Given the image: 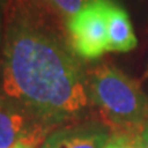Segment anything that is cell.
<instances>
[{"label":"cell","mask_w":148,"mask_h":148,"mask_svg":"<svg viewBox=\"0 0 148 148\" xmlns=\"http://www.w3.org/2000/svg\"><path fill=\"white\" fill-rule=\"evenodd\" d=\"M82 60L34 0H8L0 56V95L38 123L56 127L92 110Z\"/></svg>","instance_id":"6da1fadb"},{"label":"cell","mask_w":148,"mask_h":148,"mask_svg":"<svg viewBox=\"0 0 148 148\" xmlns=\"http://www.w3.org/2000/svg\"><path fill=\"white\" fill-rule=\"evenodd\" d=\"M88 95L101 122L112 132L140 130L148 122V97L136 79L111 63L86 71Z\"/></svg>","instance_id":"7a4b0ae2"},{"label":"cell","mask_w":148,"mask_h":148,"mask_svg":"<svg viewBox=\"0 0 148 148\" xmlns=\"http://www.w3.org/2000/svg\"><path fill=\"white\" fill-rule=\"evenodd\" d=\"M112 0H90L84 8L64 19V33L81 60H96L108 52V11Z\"/></svg>","instance_id":"3957f363"},{"label":"cell","mask_w":148,"mask_h":148,"mask_svg":"<svg viewBox=\"0 0 148 148\" xmlns=\"http://www.w3.org/2000/svg\"><path fill=\"white\" fill-rule=\"evenodd\" d=\"M52 129L32 118L21 107L0 95V148H11L21 141H27L40 148Z\"/></svg>","instance_id":"277c9868"},{"label":"cell","mask_w":148,"mask_h":148,"mask_svg":"<svg viewBox=\"0 0 148 148\" xmlns=\"http://www.w3.org/2000/svg\"><path fill=\"white\" fill-rule=\"evenodd\" d=\"M111 133L103 122L84 119L56 127L40 148H104Z\"/></svg>","instance_id":"5b68a950"},{"label":"cell","mask_w":148,"mask_h":148,"mask_svg":"<svg viewBox=\"0 0 148 148\" xmlns=\"http://www.w3.org/2000/svg\"><path fill=\"white\" fill-rule=\"evenodd\" d=\"M108 52H129L137 47V37L126 10L112 1L108 11Z\"/></svg>","instance_id":"8992f818"},{"label":"cell","mask_w":148,"mask_h":148,"mask_svg":"<svg viewBox=\"0 0 148 148\" xmlns=\"http://www.w3.org/2000/svg\"><path fill=\"white\" fill-rule=\"evenodd\" d=\"M104 148H145L140 130H116L111 133Z\"/></svg>","instance_id":"52a82bcc"},{"label":"cell","mask_w":148,"mask_h":148,"mask_svg":"<svg viewBox=\"0 0 148 148\" xmlns=\"http://www.w3.org/2000/svg\"><path fill=\"white\" fill-rule=\"evenodd\" d=\"M45 1L53 11H56L59 15L66 19L78 12L81 8H84L90 0H45Z\"/></svg>","instance_id":"ba28073f"},{"label":"cell","mask_w":148,"mask_h":148,"mask_svg":"<svg viewBox=\"0 0 148 148\" xmlns=\"http://www.w3.org/2000/svg\"><path fill=\"white\" fill-rule=\"evenodd\" d=\"M3 40H4V10L0 4V56H1Z\"/></svg>","instance_id":"9c48e42d"},{"label":"cell","mask_w":148,"mask_h":148,"mask_svg":"<svg viewBox=\"0 0 148 148\" xmlns=\"http://www.w3.org/2000/svg\"><path fill=\"white\" fill-rule=\"evenodd\" d=\"M140 137H141V140H143L144 147L148 148V122L141 127V129H140Z\"/></svg>","instance_id":"30bf717a"},{"label":"cell","mask_w":148,"mask_h":148,"mask_svg":"<svg viewBox=\"0 0 148 148\" xmlns=\"http://www.w3.org/2000/svg\"><path fill=\"white\" fill-rule=\"evenodd\" d=\"M11 148H34V147H33L32 144H29L27 141H21V143L15 144L14 147H11Z\"/></svg>","instance_id":"8fae6325"},{"label":"cell","mask_w":148,"mask_h":148,"mask_svg":"<svg viewBox=\"0 0 148 148\" xmlns=\"http://www.w3.org/2000/svg\"><path fill=\"white\" fill-rule=\"evenodd\" d=\"M148 77V67H147V71H145V75H144V78H147Z\"/></svg>","instance_id":"7c38bea8"}]
</instances>
